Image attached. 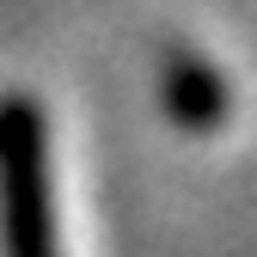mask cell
Instances as JSON below:
<instances>
[{"label": "cell", "mask_w": 257, "mask_h": 257, "mask_svg": "<svg viewBox=\"0 0 257 257\" xmlns=\"http://www.w3.org/2000/svg\"><path fill=\"white\" fill-rule=\"evenodd\" d=\"M0 239H7V257H61L49 122L25 92L0 98Z\"/></svg>", "instance_id": "cell-1"}]
</instances>
